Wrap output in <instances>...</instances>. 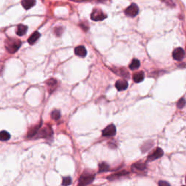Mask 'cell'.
I'll use <instances>...</instances> for the list:
<instances>
[{
	"label": "cell",
	"mask_w": 186,
	"mask_h": 186,
	"mask_svg": "<svg viewBox=\"0 0 186 186\" xmlns=\"http://www.w3.org/2000/svg\"><path fill=\"white\" fill-rule=\"evenodd\" d=\"M21 45V42L18 39L8 38L5 41V48L9 53L16 52Z\"/></svg>",
	"instance_id": "6da1fadb"
},
{
	"label": "cell",
	"mask_w": 186,
	"mask_h": 186,
	"mask_svg": "<svg viewBox=\"0 0 186 186\" xmlns=\"http://www.w3.org/2000/svg\"><path fill=\"white\" fill-rule=\"evenodd\" d=\"M95 175L92 172L84 171L79 177V186H86L90 185L95 180Z\"/></svg>",
	"instance_id": "7a4b0ae2"
},
{
	"label": "cell",
	"mask_w": 186,
	"mask_h": 186,
	"mask_svg": "<svg viewBox=\"0 0 186 186\" xmlns=\"http://www.w3.org/2000/svg\"><path fill=\"white\" fill-rule=\"evenodd\" d=\"M107 15L100 9L95 8L91 13V19L95 21H100L106 18Z\"/></svg>",
	"instance_id": "3957f363"
},
{
	"label": "cell",
	"mask_w": 186,
	"mask_h": 186,
	"mask_svg": "<svg viewBox=\"0 0 186 186\" xmlns=\"http://www.w3.org/2000/svg\"><path fill=\"white\" fill-rule=\"evenodd\" d=\"M139 13V7L136 4H132L125 10V14L130 17H135Z\"/></svg>",
	"instance_id": "277c9868"
},
{
	"label": "cell",
	"mask_w": 186,
	"mask_h": 186,
	"mask_svg": "<svg viewBox=\"0 0 186 186\" xmlns=\"http://www.w3.org/2000/svg\"><path fill=\"white\" fill-rule=\"evenodd\" d=\"M164 155V151H162L161 148H157L153 153H151L149 156H148V161H153L156 159H159Z\"/></svg>",
	"instance_id": "5b68a950"
},
{
	"label": "cell",
	"mask_w": 186,
	"mask_h": 186,
	"mask_svg": "<svg viewBox=\"0 0 186 186\" xmlns=\"http://www.w3.org/2000/svg\"><path fill=\"white\" fill-rule=\"evenodd\" d=\"M116 133V129L114 124H110V125L107 126L104 130H103L102 135L105 137H111L114 136Z\"/></svg>",
	"instance_id": "8992f818"
},
{
	"label": "cell",
	"mask_w": 186,
	"mask_h": 186,
	"mask_svg": "<svg viewBox=\"0 0 186 186\" xmlns=\"http://www.w3.org/2000/svg\"><path fill=\"white\" fill-rule=\"evenodd\" d=\"M185 56V52L183 49L181 47H178L176 48L172 52V57L176 60H181L183 59Z\"/></svg>",
	"instance_id": "52a82bcc"
},
{
	"label": "cell",
	"mask_w": 186,
	"mask_h": 186,
	"mask_svg": "<svg viewBox=\"0 0 186 186\" xmlns=\"http://www.w3.org/2000/svg\"><path fill=\"white\" fill-rule=\"evenodd\" d=\"M115 87L119 91H123V90H127L128 87V82L123 79H119L116 82Z\"/></svg>",
	"instance_id": "ba28073f"
},
{
	"label": "cell",
	"mask_w": 186,
	"mask_h": 186,
	"mask_svg": "<svg viewBox=\"0 0 186 186\" xmlns=\"http://www.w3.org/2000/svg\"><path fill=\"white\" fill-rule=\"evenodd\" d=\"M74 53L77 56L82 57V58H84L87 55V50L84 46H76L74 50Z\"/></svg>",
	"instance_id": "9c48e42d"
},
{
	"label": "cell",
	"mask_w": 186,
	"mask_h": 186,
	"mask_svg": "<svg viewBox=\"0 0 186 186\" xmlns=\"http://www.w3.org/2000/svg\"><path fill=\"white\" fill-rule=\"evenodd\" d=\"M146 169V164L143 162H137L134 164L132 167V169L133 172H136V171H144Z\"/></svg>",
	"instance_id": "30bf717a"
},
{
	"label": "cell",
	"mask_w": 186,
	"mask_h": 186,
	"mask_svg": "<svg viewBox=\"0 0 186 186\" xmlns=\"http://www.w3.org/2000/svg\"><path fill=\"white\" fill-rule=\"evenodd\" d=\"M53 131L50 127H45L42 129L40 132V137L41 138H50L52 135Z\"/></svg>",
	"instance_id": "8fae6325"
},
{
	"label": "cell",
	"mask_w": 186,
	"mask_h": 186,
	"mask_svg": "<svg viewBox=\"0 0 186 186\" xmlns=\"http://www.w3.org/2000/svg\"><path fill=\"white\" fill-rule=\"evenodd\" d=\"M144 73L143 71H138L133 74V80L136 83H140L144 80Z\"/></svg>",
	"instance_id": "7c38bea8"
},
{
	"label": "cell",
	"mask_w": 186,
	"mask_h": 186,
	"mask_svg": "<svg viewBox=\"0 0 186 186\" xmlns=\"http://www.w3.org/2000/svg\"><path fill=\"white\" fill-rule=\"evenodd\" d=\"M27 29H28L27 26H25V25H23V24L18 25L16 30L17 35L20 36V37L25 35L26 33L27 32Z\"/></svg>",
	"instance_id": "4fadbf2b"
},
{
	"label": "cell",
	"mask_w": 186,
	"mask_h": 186,
	"mask_svg": "<svg viewBox=\"0 0 186 186\" xmlns=\"http://www.w3.org/2000/svg\"><path fill=\"white\" fill-rule=\"evenodd\" d=\"M39 37H40V34H39L38 31H35V32L33 33V34L31 35V37L28 39V42H29L30 45H33V44H34L38 40Z\"/></svg>",
	"instance_id": "5bb4252c"
},
{
	"label": "cell",
	"mask_w": 186,
	"mask_h": 186,
	"mask_svg": "<svg viewBox=\"0 0 186 186\" xmlns=\"http://www.w3.org/2000/svg\"><path fill=\"white\" fill-rule=\"evenodd\" d=\"M21 4L26 10H29V9L31 8L33 6H34L36 2L34 0H23L21 2Z\"/></svg>",
	"instance_id": "9a60e30c"
},
{
	"label": "cell",
	"mask_w": 186,
	"mask_h": 186,
	"mask_svg": "<svg viewBox=\"0 0 186 186\" xmlns=\"http://www.w3.org/2000/svg\"><path fill=\"white\" fill-rule=\"evenodd\" d=\"M47 84H48L49 87H50L51 90H50V92H52L54 91V90H55V88H56L57 85H58V81L55 80V79H50V80L47 81Z\"/></svg>",
	"instance_id": "2e32d148"
},
{
	"label": "cell",
	"mask_w": 186,
	"mask_h": 186,
	"mask_svg": "<svg viewBox=\"0 0 186 186\" xmlns=\"http://www.w3.org/2000/svg\"><path fill=\"white\" fill-rule=\"evenodd\" d=\"M128 174H129V172H126V171H122V172H117V173H115L112 175H110V176L108 177L107 178L108 179V180H114V179H116V178L119 177L124 176V175H128Z\"/></svg>",
	"instance_id": "e0dca14e"
},
{
	"label": "cell",
	"mask_w": 186,
	"mask_h": 186,
	"mask_svg": "<svg viewBox=\"0 0 186 186\" xmlns=\"http://www.w3.org/2000/svg\"><path fill=\"white\" fill-rule=\"evenodd\" d=\"M109 170V166L105 162H102L99 164V167H98V172L100 173H102V172H107Z\"/></svg>",
	"instance_id": "ac0fdd59"
},
{
	"label": "cell",
	"mask_w": 186,
	"mask_h": 186,
	"mask_svg": "<svg viewBox=\"0 0 186 186\" xmlns=\"http://www.w3.org/2000/svg\"><path fill=\"white\" fill-rule=\"evenodd\" d=\"M10 135L7 131L0 132V141H7L10 140Z\"/></svg>",
	"instance_id": "d6986e66"
},
{
	"label": "cell",
	"mask_w": 186,
	"mask_h": 186,
	"mask_svg": "<svg viewBox=\"0 0 186 186\" xmlns=\"http://www.w3.org/2000/svg\"><path fill=\"white\" fill-rule=\"evenodd\" d=\"M140 61L138 59H133L131 62V63L130 64L129 68L131 70H136V69H138L140 67Z\"/></svg>",
	"instance_id": "ffe728a7"
},
{
	"label": "cell",
	"mask_w": 186,
	"mask_h": 186,
	"mask_svg": "<svg viewBox=\"0 0 186 186\" xmlns=\"http://www.w3.org/2000/svg\"><path fill=\"white\" fill-rule=\"evenodd\" d=\"M153 141L146 142V143H145V144L143 145V146H142V151H143V153L147 152L148 150L151 149V147L153 146Z\"/></svg>",
	"instance_id": "44dd1931"
},
{
	"label": "cell",
	"mask_w": 186,
	"mask_h": 186,
	"mask_svg": "<svg viewBox=\"0 0 186 186\" xmlns=\"http://www.w3.org/2000/svg\"><path fill=\"white\" fill-rule=\"evenodd\" d=\"M51 117L52 119H55V120H58L60 117V112L59 110H54L51 113Z\"/></svg>",
	"instance_id": "7402d4cb"
},
{
	"label": "cell",
	"mask_w": 186,
	"mask_h": 186,
	"mask_svg": "<svg viewBox=\"0 0 186 186\" xmlns=\"http://www.w3.org/2000/svg\"><path fill=\"white\" fill-rule=\"evenodd\" d=\"M40 127V124L38 126H37L36 127H34V128L31 129L30 131H29V132H28V136L29 137H32L34 136V135H36L37 132V131L39 130V128Z\"/></svg>",
	"instance_id": "603a6c76"
},
{
	"label": "cell",
	"mask_w": 186,
	"mask_h": 186,
	"mask_svg": "<svg viewBox=\"0 0 186 186\" xmlns=\"http://www.w3.org/2000/svg\"><path fill=\"white\" fill-rule=\"evenodd\" d=\"M71 177H63V182H62V185L63 186H68L71 184Z\"/></svg>",
	"instance_id": "cb8c5ba5"
},
{
	"label": "cell",
	"mask_w": 186,
	"mask_h": 186,
	"mask_svg": "<svg viewBox=\"0 0 186 186\" xmlns=\"http://www.w3.org/2000/svg\"><path fill=\"white\" fill-rule=\"evenodd\" d=\"M185 105V100L184 98H183L178 101L177 106L178 108H184Z\"/></svg>",
	"instance_id": "d4e9b609"
},
{
	"label": "cell",
	"mask_w": 186,
	"mask_h": 186,
	"mask_svg": "<svg viewBox=\"0 0 186 186\" xmlns=\"http://www.w3.org/2000/svg\"><path fill=\"white\" fill-rule=\"evenodd\" d=\"M63 28H61V27L56 28L55 30V34H56L57 36H60L61 34H62V33H63Z\"/></svg>",
	"instance_id": "484cf974"
},
{
	"label": "cell",
	"mask_w": 186,
	"mask_h": 186,
	"mask_svg": "<svg viewBox=\"0 0 186 186\" xmlns=\"http://www.w3.org/2000/svg\"><path fill=\"white\" fill-rule=\"evenodd\" d=\"M159 186H171L169 183L167 181H164V180H160L159 182Z\"/></svg>",
	"instance_id": "4316f807"
},
{
	"label": "cell",
	"mask_w": 186,
	"mask_h": 186,
	"mask_svg": "<svg viewBox=\"0 0 186 186\" xmlns=\"http://www.w3.org/2000/svg\"><path fill=\"white\" fill-rule=\"evenodd\" d=\"M182 186H185V185H182Z\"/></svg>",
	"instance_id": "83f0119b"
}]
</instances>
